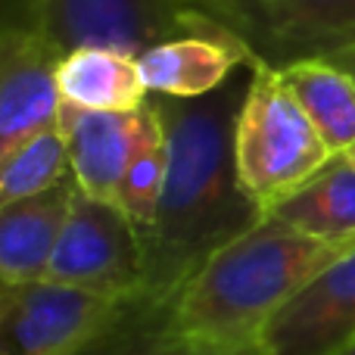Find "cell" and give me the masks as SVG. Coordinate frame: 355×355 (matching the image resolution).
Returning a JSON list of instances; mask_svg holds the SVG:
<instances>
[{
  "instance_id": "obj_8",
  "label": "cell",
  "mask_w": 355,
  "mask_h": 355,
  "mask_svg": "<svg viewBox=\"0 0 355 355\" xmlns=\"http://www.w3.org/2000/svg\"><path fill=\"white\" fill-rule=\"evenodd\" d=\"M62 50L22 16L0 35V156L60 125Z\"/></svg>"
},
{
  "instance_id": "obj_18",
  "label": "cell",
  "mask_w": 355,
  "mask_h": 355,
  "mask_svg": "<svg viewBox=\"0 0 355 355\" xmlns=\"http://www.w3.org/2000/svg\"><path fill=\"white\" fill-rule=\"evenodd\" d=\"M181 352L184 346L172 327V309L135 300L78 355H181Z\"/></svg>"
},
{
  "instance_id": "obj_23",
  "label": "cell",
  "mask_w": 355,
  "mask_h": 355,
  "mask_svg": "<svg viewBox=\"0 0 355 355\" xmlns=\"http://www.w3.org/2000/svg\"><path fill=\"white\" fill-rule=\"evenodd\" d=\"M346 355H355V346H352V349H349V352H346Z\"/></svg>"
},
{
  "instance_id": "obj_6",
  "label": "cell",
  "mask_w": 355,
  "mask_h": 355,
  "mask_svg": "<svg viewBox=\"0 0 355 355\" xmlns=\"http://www.w3.org/2000/svg\"><path fill=\"white\" fill-rule=\"evenodd\" d=\"M25 16L62 53L103 47L141 56L190 28V10L178 0H25Z\"/></svg>"
},
{
  "instance_id": "obj_7",
  "label": "cell",
  "mask_w": 355,
  "mask_h": 355,
  "mask_svg": "<svg viewBox=\"0 0 355 355\" xmlns=\"http://www.w3.org/2000/svg\"><path fill=\"white\" fill-rule=\"evenodd\" d=\"M237 35L271 69L355 53V0H252Z\"/></svg>"
},
{
  "instance_id": "obj_21",
  "label": "cell",
  "mask_w": 355,
  "mask_h": 355,
  "mask_svg": "<svg viewBox=\"0 0 355 355\" xmlns=\"http://www.w3.org/2000/svg\"><path fill=\"white\" fill-rule=\"evenodd\" d=\"M340 66H346V69H349V72L355 75V53H349V56H343V60H340Z\"/></svg>"
},
{
  "instance_id": "obj_15",
  "label": "cell",
  "mask_w": 355,
  "mask_h": 355,
  "mask_svg": "<svg viewBox=\"0 0 355 355\" xmlns=\"http://www.w3.org/2000/svg\"><path fill=\"white\" fill-rule=\"evenodd\" d=\"M271 215L318 240L355 243V162L349 153L334 156L327 168H321Z\"/></svg>"
},
{
  "instance_id": "obj_14",
  "label": "cell",
  "mask_w": 355,
  "mask_h": 355,
  "mask_svg": "<svg viewBox=\"0 0 355 355\" xmlns=\"http://www.w3.org/2000/svg\"><path fill=\"white\" fill-rule=\"evenodd\" d=\"M337 156L355 147V75L334 60H302L277 69Z\"/></svg>"
},
{
  "instance_id": "obj_19",
  "label": "cell",
  "mask_w": 355,
  "mask_h": 355,
  "mask_svg": "<svg viewBox=\"0 0 355 355\" xmlns=\"http://www.w3.org/2000/svg\"><path fill=\"white\" fill-rule=\"evenodd\" d=\"M178 3L187 6V10L209 12V16H215L218 22H225L231 31H237L240 19L246 16V10H250L252 0H178Z\"/></svg>"
},
{
  "instance_id": "obj_12",
  "label": "cell",
  "mask_w": 355,
  "mask_h": 355,
  "mask_svg": "<svg viewBox=\"0 0 355 355\" xmlns=\"http://www.w3.org/2000/svg\"><path fill=\"white\" fill-rule=\"evenodd\" d=\"M78 184L66 181L37 196L0 206V287L44 281L66 231Z\"/></svg>"
},
{
  "instance_id": "obj_9",
  "label": "cell",
  "mask_w": 355,
  "mask_h": 355,
  "mask_svg": "<svg viewBox=\"0 0 355 355\" xmlns=\"http://www.w3.org/2000/svg\"><path fill=\"white\" fill-rule=\"evenodd\" d=\"M153 97L193 100L225 87L234 75L256 66L246 41L202 10H190V28L153 44L137 56Z\"/></svg>"
},
{
  "instance_id": "obj_10",
  "label": "cell",
  "mask_w": 355,
  "mask_h": 355,
  "mask_svg": "<svg viewBox=\"0 0 355 355\" xmlns=\"http://www.w3.org/2000/svg\"><path fill=\"white\" fill-rule=\"evenodd\" d=\"M275 355H346L355 346V250L324 268L265 334Z\"/></svg>"
},
{
  "instance_id": "obj_3",
  "label": "cell",
  "mask_w": 355,
  "mask_h": 355,
  "mask_svg": "<svg viewBox=\"0 0 355 355\" xmlns=\"http://www.w3.org/2000/svg\"><path fill=\"white\" fill-rule=\"evenodd\" d=\"M234 153L246 193L265 215L306 187L337 156L293 97L284 75L265 62H256L250 72Z\"/></svg>"
},
{
  "instance_id": "obj_2",
  "label": "cell",
  "mask_w": 355,
  "mask_h": 355,
  "mask_svg": "<svg viewBox=\"0 0 355 355\" xmlns=\"http://www.w3.org/2000/svg\"><path fill=\"white\" fill-rule=\"evenodd\" d=\"M355 243L296 231L277 215L259 218L202 262L172 302L184 349L215 352L265 343L271 321Z\"/></svg>"
},
{
  "instance_id": "obj_20",
  "label": "cell",
  "mask_w": 355,
  "mask_h": 355,
  "mask_svg": "<svg viewBox=\"0 0 355 355\" xmlns=\"http://www.w3.org/2000/svg\"><path fill=\"white\" fill-rule=\"evenodd\" d=\"M181 355H275L265 343L256 346H243V349H215V352H196V349H184Z\"/></svg>"
},
{
  "instance_id": "obj_22",
  "label": "cell",
  "mask_w": 355,
  "mask_h": 355,
  "mask_svg": "<svg viewBox=\"0 0 355 355\" xmlns=\"http://www.w3.org/2000/svg\"><path fill=\"white\" fill-rule=\"evenodd\" d=\"M349 159H352V162H355V147H352V150H349Z\"/></svg>"
},
{
  "instance_id": "obj_4",
  "label": "cell",
  "mask_w": 355,
  "mask_h": 355,
  "mask_svg": "<svg viewBox=\"0 0 355 355\" xmlns=\"http://www.w3.org/2000/svg\"><path fill=\"white\" fill-rule=\"evenodd\" d=\"M47 277L106 300H141L147 281L144 227L122 206L78 190Z\"/></svg>"
},
{
  "instance_id": "obj_11",
  "label": "cell",
  "mask_w": 355,
  "mask_h": 355,
  "mask_svg": "<svg viewBox=\"0 0 355 355\" xmlns=\"http://www.w3.org/2000/svg\"><path fill=\"white\" fill-rule=\"evenodd\" d=\"M144 112L147 106L137 112H97L62 103L60 131L66 137L75 184L85 196L119 206L125 172L144 128Z\"/></svg>"
},
{
  "instance_id": "obj_1",
  "label": "cell",
  "mask_w": 355,
  "mask_h": 355,
  "mask_svg": "<svg viewBox=\"0 0 355 355\" xmlns=\"http://www.w3.org/2000/svg\"><path fill=\"white\" fill-rule=\"evenodd\" d=\"M250 72L243 69L206 97H153L168 131V172L153 221L144 227L147 281L141 300L150 306L172 309L212 252L265 218L240 181L234 153Z\"/></svg>"
},
{
  "instance_id": "obj_16",
  "label": "cell",
  "mask_w": 355,
  "mask_h": 355,
  "mask_svg": "<svg viewBox=\"0 0 355 355\" xmlns=\"http://www.w3.org/2000/svg\"><path fill=\"white\" fill-rule=\"evenodd\" d=\"M72 178L75 175L66 137L56 125V128L41 131L25 144H19L16 150H10L6 156H0V206L25 200V196L47 193Z\"/></svg>"
},
{
  "instance_id": "obj_5",
  "label": "cell",
  "mask_w": 355,
  "mask_h": 355,
  "mask_svg": "<svg viewBox=\"0 0 355 355\" xmlns=\"http://www.w3.org/2000/svg\"><path fill=\"white\" fill-rule=\"evenodd\" d=\"M125 306L50 277L0 287V355H78Z\"/></svg>"
},
{
  "instance_id": "obj_13",
  "label": "cell",
  "mask_w": 355,
  "mask_h": 355,
  "mask_svg": "<svg viewBox=\"0 0 355 355\" xmlns=\"http://www.w3.org/2000/svg\"><path fill=\"white\" fill-rule=\"evenodd\" d=\"M60 94L66 106L97 112H137L153 97L141 75L137 56L103 47L62 53Z\"/></svg>"
},
{
  "instance_id": "obj_17",
  "label": "cell",
  "mask_w": 355,
  "mask_h": 355,
  "mask_svg": "<svg viewBox=\"0 0 355 355\" xmlns=\"http://www.w3.org/2000/svg\"><path fill=\"white\" fill-rule=\"evenodd\" d=\"M166 172H168V131L159 106L150 97L147 112H144L141 137H137V150L128 162V172H125L122 181V200H119V206L141 227H147L153 221L162 187H166Z\"/></svg>"
}]
</instances>
